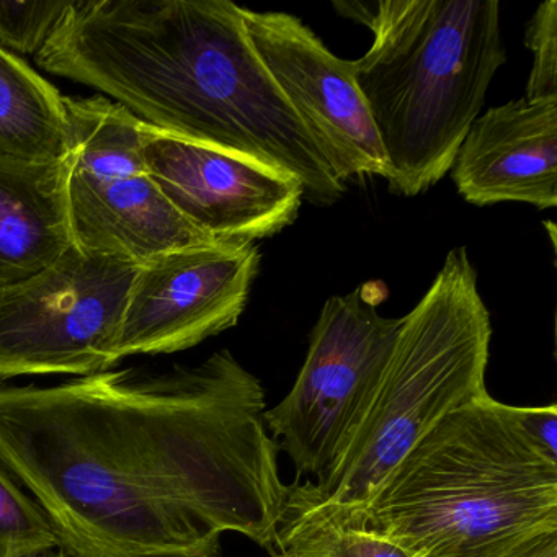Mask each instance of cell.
I'll return each mask as SVG.
<instances>
[{"mask_svg": "<svg viewBox=\"0 0 557 557\" xmlns=\"http://www.w3.org/2000/svg\"><path fill=\"white\" fill-rule=\"evenodd\" d=\"M25 557H73L63 549V547H51V549L40 550V553L30 554Z\"/></svg>", "mask_w": 557, "mask_h": 557, "instance_id": "20", "label": "cell"}, {"mask_svg": "<svg viewBox=\"0 0 557 557\" xmlns=\"http://www.w3.org/2000/svg\"><path fill=\"white\" fill-rule=\"evenodd\" d=\"M259 377L230 350L195 367L0 383V466L73 557H223L269 547L288 485Z\"/></svg>", "mask_w": 557, "mask_h": 557, "instance_id": "1", "label": "cell"}, {"mask_svg": "<svg viewBox=\"0 0 557 557\" xmlns=\"http://www.w3.org/2000/svg\"><path fill=\"white\" fill-rule=\"evenodd\" d=\"M350 527L410 557H510L557 533V462L487 393L440 420Z\"/></svg>", "mask_w": 557, "mask_h": 557, "instance_id": "2", "label": "cell"}, {"mask_svg": "<svg viewBox=\"0 0 557 557\" xmlns=\"http://www.w3.org/2000/svg\"><path fill=\"white\" fill-rule=\"evenodd\" d=\"M64 107L74 246L141 265L172 250L214 243L185 221L149 177L141 120L103 96L64 97Z\"/></svg>", "mask_w": 557, "mask_h": 557, "instance_id": "5", "label": "cell"}, {"mask_svg": "<svg viewBox=\"0 0 557 557\" xmlns=\"http://www.w3.org/2000/svg\"><path fill=\"white\" fill-rule=\"evenodd\" d=\"M243 15L257 57L338 181H387L389 164L355 81L354 61L335 57L295 15L249 9Z\"/></svg>", "mask_w": 557, "mask_h": 557, "instance_id": "9", "label": "cell"}, {"mask_svg": "<svg viewBox=\"0 0 557 557\" xmlns=\"http://www.w3.org/2000/svg\"><path fill=\"white\" fill-rule=\"evenodd\" d=\"M67 175L70 154L44 162L0 158V288L38 275L74 246Z\"/></svg>", "mask_w": 557, "mask_h": 557, "instance_id": "12", "label": "cell"}, {"mask_svg": "<svg viewBox=\"0 0 557 557\" xmlns=\"http://www.w3.org/2000/svg\"><path fill=\"white\" fill-rule=\"evenodd\" d=\"M513 417L527 438L557 462V407H513Z\"/></svg>", "mask_w": 557, "mask_h": 557, "instance_id": "18", "label": "cell"}, {"mask_svg": "<svg viewBox=\"0 0 557 557\" xmlns=\"http://www.w3.org/2000/svg\"><path fill=\"white\" fill-rule=\"evenodd\" d=\"M58 546L40 505L0 466V557H25Z\"/></svg>", "mask_w": 557, "mask_h": 557, "instance_id": "15", "label": "cell"}, {"mask_svg": "<svg viewBox=\"0 0 557 557\" xmlns=\"http://www.w3.org/2000/svg\"><path fill=\"white\" fill-rule=\"evenodd\" d=\"M475 207L518 201L557 207V97L511 100L479 115L451 168Z\"/></svg>", "mask_w": 557, "mask_h": 557, "instance_id": "11", "label": "cell"}, {"mask_svg": "<svg viewBox=\"0 0 557 557\" xmlns=\"http://www.w3.org/2000/svg\"><path fill=\"white\" fill-rule=\"evenodd\" d=\"M73 0L0 2V50L37 57Z\"/></svg>", "mask_w": 557, "mask_h": 557, "instance_id": "16", "label": "cell"}, {"mask_svg": "<svg viewBox=\"0 0 557 557\" xmlns=\"http://www.w3.org/2000/svg\"><path fill=\"white\" fill-rule=\"evenodd\" d=\"M384 296L380 283H364L329 298L292 391L263 413L298 475L331 469L373 397L403 324L377 311Z\"/></svg>", "mask_w": 557, "mask_h": 557, "instance_id": "6", "label": "cell"}, {"mask_svg": "<svg viewBox=\"0 0 557 557\" xmlns=\"http://www.w3.org/2000/svg\"><path fill=\"white\" fill-rule=\"evenodd\" d=\"M143 161L165 200L214 243L275 236L298 216L305 188L247 159L143 125Z\"/></svg>", "mask_w": 557, "mask_h": 557, "instance_id": "10", "label": "cell"}, {"mask_svg": "<svg viewBox=\"0 0 557 557\" xmlns=\"http://www.w3.org/2000/svg\"><path fill=\"white\" fill-rule=\"evenodd\" d=\"M138 267L73 246L38 275L0 288V383L112 370Z\"/></svg>", "mask_w": 557, "mask_h": 557, "instance_id": "7", "label": "cell"}, {"mask_svg": "<svg viewBox=\"0 0 557 557\" xmlns=\"http://www.w3.org/2000/svg\"><path fill=\"white\" fill-rule=\"evenodd\" d=\"M510 557H557V533L544 534L530 541Z\"/></svg>", "mask_w": 557, "mask_h": 557, "instance_id": "19", "label": "cell"}, {"mask_svg": "<svg viewBox=\"0 0 557 557\" xmlns=\"http://www.w3.org/2000/svg\"><path fill=\"white\" fill-rule=\"evenodd\" d=\"M373 34L354 61L389 164V190L417 197L438 184L507 63L498 0L335 2Z\"/></svg>", "mask_w": 557, "mask_h": 557, "instance_id": "3", "label": "cell"}, {"mask_svg": "<svg viewBox=\"0 0 557 557\" xmlns=\"http://www.w3.org/2000/svg\"><path fill=\"white\" fill-rule=\"evenodd\" d=\"M492 325L465 247L404 315L373 397L334 465L288 485L286 507L350 527L400 459L453 410L487 394Z\"/></svg>", "mask_w": 557, "mask_h": 557, "instance_id": "4", "label": "cell"}, {"mask_svg": "<svg viewBox=\"0 0 557 557\" xmlns=\"http://www.w3.org/2000/svg\"><path fill=\"white\" fill-rule=\"evenodd\" d=\"M260 252L252 243H210L162 253L138 267L115 360L197 347L239 322Z\"/></svg>", "mask_w": 557, "mask_h": 557, "instance_id": "8", "label": "cell"}, {"mask_svg": "<svg viewBox=\"0 0 557 557\" xmlns=\"http://www.w3.org/2000/svg\"><path fill=\"white\" fill-rule=\"evenodd\" d=\"M524 45L533 53L527 99L557 97V2L540 4L524 32Z\"/></svg>", "mask_w": 557, "mask_h": 557, "instance_id": "17", "label": "cell"}, {"mask_svg": "<svg viewBox=\"0 0 557 557\" xmlns=\"http://www.w3.org/2000/svg\"><path fill=\"white\" fill-rule=\"evenodd\" d=\"M70 146L64 97L21 58L0 50V158L58 161Z\"/></svg>", "mask_w": 557, "mask_h": 557, "instance_id": "13", "label": "cell"}, {"mask_svg": "<svg viewBox=\"0 0 557 557\" xmlns=\"http://www.w3.org/2000/svg\"><path fill=\"white\" fill-rule=\"evenodd\" d=\"M267 549L272 557H410L380 534L292 507Z\"/></svg>", "mask_w": 557, "mask_h": 557, "instance_id": "14", "label": "cell"}]
</instances>
